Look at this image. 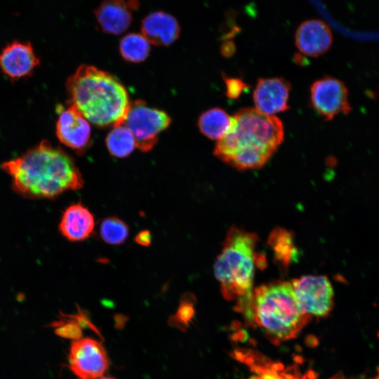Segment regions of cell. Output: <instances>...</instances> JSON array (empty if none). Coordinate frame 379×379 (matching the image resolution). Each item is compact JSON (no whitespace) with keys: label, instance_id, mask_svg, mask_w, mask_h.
<instances>
[{"label":"cell","instance_id":"cell-1","mask_svg":"<svg viewBox=\"0 0 379 379\" xmlns=\"http://www.w3.org/2000/svg\"><path fill=\"white\" fill-rule=\"evenodd\" d=\"M1 168L11 178L13 188L25 197L51 199L84 185L73 159L45 140L4 162Z\"/></svg>","mask_w":379,"mask_h":379},{"label":"cell","instance_id":"cell-2","mask_svg":"<svg viewBox=\"0 0 379 379\" xmlns=\"http://www.w3.org/2000/svg\"><path fill=\"white\" fill-rule=\"evenodd\" d=\"M229 132L215 146L213 154L238 170L263 166L284 140L281 121L253 108L239 109Z\"/></svg>","mask_w":379,"mask_h":379},{"label":"cell","instance_id":"cell-3","mask_svg":"<svg viewBox=\"0 0 379 379\" xmlns=\"http://www.w3.org/2000/svg\"><path fill=\"white\" fill-rule=\"evenodd\" d=\"M69 105L100 128L123 124L131 107L128 91L113 75L96 67L80 65L66 82Z\"/></svg>","mask_w":379,"mask_h":379},{"label":"cell","instance_id":"cell-4","mask_svg":"<svg viewBox=\"0 0 379 379\" xmlns=\"http://www.w3.org/2000/svg\"><path fill=\"white\" fill-rule=\"evenodd\" d=\"M238 307L274 344L297 337L311 318L300 306L291 281L261 285L239 300Z\"/></svg>","mask_w":379,"mask_h":379},{"label":"cell","instance_id":"cell-5","mask_svg":"<svg viewBox=\"0 0 379 379\" xmlns=\"http://www.w3.org/2000/svg\"><path fill=\"white\" fill-rule=\"evenodd\" d=\"M255 234L231 227L214 264V274L223 296L240 300L252 292L256 260Z\"/></svg>","mask_w":379,"mask_h":379},{"label":"cell","instance_id":"cell-6","mask_svg":"<svg viewBox=\"0 0 379 379\" xmlns=\"http://www.w3.org/2000/svg\"><path fill=\"white\" fill-rule=\"evenodd\" d=\"M171 123V119L166 112L149 107L143 100H137L131 102L123 124L133 134L136 147L145 152L154 147L159 135Z\"/></svg>","mask_w":379,"mask_h":379},{"label":"cell","instance_id":"cell-7","mask_svg":"<svg viewBox=\"0 0 379 379\" xmlns=\"http://www.w3.org/2000/svg\"><path fill=\"white\" fill-rule=\"evenodd\" d=\"M302 310L311 317H324L333 307L334 291L327 277L306 275L291 281Z\"/></svg>","mask_w":379,"mask_h":379},{"label":"cell","instance_id":"cell-8","mask_svg":"<svg viewBox=\"0 0 379 379\" xmlns=\"http://www.w3.org/2000/svg\"><path fill=\"white\" fill-rule=\"evenodd\" d=\"M68 360L69 368L80 379H98L109 367L103 345L90 338L72 342Z\"/></svg>","mask_w":379,"mask_h":379},{"label":"cell","instance_id":"cell-9","mask_svg":"<svg viewBox=\"0 0 379 379\" xmlns=\"http://www.w3.org/2000/svg\"><path fill=\"white\" fill-rule=\"evenodd\" d=\"M310 100L313 108L328 121L340 113L350 112L348 93L340 80L326 77L314 81L310 88Z\"/></svg>","mask_w":379,"mask_h":379},{"label":"cell","instance_id":"cell-10","mask_svg":"<svg viewBox=\"0 0 379 379\" xmlns=\"http://www.w3.org/2000/svg\"><path fill=\"white\" fill-rule=\"evenodd\" d=\"M234 357L248 368L251 375L248 379H310V375L314 373L309 371L302 375L298 366L285 367L281 363L273 361L252 350H236Z\"/></svg>","mask_w":379,"mask_h":379},{"label":"cell","instance_id":"cell-11","mask_svg":"<svg viewBox=\"0 0 379 379\" xmlns=\"http://www.w3.org/2000/svg\"><path fill=\"white\" fill-rule=\"evenodd\" d=\"M58 139L66 147L81 153L90 145L91 127L89 122L73 106L62 109L56 121Z\"/></svg>","mask_w":379,"mask_h":379},{"label":"cell","instance_id":"cell-12","mask_svg":"<svg viewBox=\"0 0 379 379\" xmlns=\"http://www.w3.org/2000/svg\"><path fill=\"white\" fill-rule=\"evenodd\" d=\"M139 6L138 0H103L94 14L101 29L118 35L126 31L133 22V11Z\"/></svg>","mask_w":379,"mask_h":379},{"label":"cell","instance_id":"cell-13","mask_svg":"<svg viewBox=\"0 0 379 379\" xmlns=\"http://www.w3.org/2000/svg\"><path fill=\"white\" fill-rule=\"evenodd\" d=\"M290 91L289 82L283 78L259 79L253 93L255 109L267 115L288 109Z\"/></svg>","mask_w":379,"mask_h":379},{"label":"cell","instance_id":"cell-14","mask_svg":"<svg viewBox=\"0 0 379 379\" xmlns=\"http://www.w3.org/2000/svg\"><path fill=\"white\" fill-rule=\"evenodd\" d=\"M39 63L40 59L29 42L13 41L0 53V68L12 79L30 75Z\"/></svg>","mask_w":379,"mask_h":379},{"label":"cell","instance_id":"cell-15","mask_svg":"<svg viewBox=\"0 0 379 379\" xmlns=\"http://www.w3.org/2000/svg\"><path fill=\"white\" fill-rule=\"evenodd\" d=\"M333 41L332 32L328 25L319 19L307 20L298 27L295 44L302 54L317 57L327 52Z\"/></svg>","mask_w":379,"mask_h":379},{"label":"cell","instance_id":"cell-16","mask_svg":"<svg viewBox=\"0 0 379 379\" xmlns=\"http://www.w3.org/2000/svg\"><path fill=\"white\" fill-rule=\"evenodd\" d=\"M142 34L149 44L168 46L175 41L180 33L177 19L163 11H157L146 15L140 25Z\"/></svg>","mask_w":379,"mask_h":379},{"label":"cell","instance_id":"cell-17","mask_svg":"<svg viewBox=\"0 0 379 379\" xmlns=\"http://www.w3.org/2000/svg\"><path fill=\"white\" fill-rule=\"evenodd\" d=\"M95 227L92 213L80 203L73 204L62 213L59 230L67 239L81 241L88 239Z\"/></svg>","mask_w":379,"mask_h":379},{"label":"cell","instance_id":"cell-18","mask_svg":"<svg viewBox=\"0 0 379 379\" xmlns=\"http://www.w3.org/2000/svg\"><path fill=\"white\" fill-rule=\"evenodd\" d=\"M233 118L220 108H211L204 112L198 119L201 133L211 140H220L230 130Z\"/></svg>","mask_w":379,"mask_h":379},{"label":"cell","instance_id":"cell-19","mask_svg":"<svg viewBox=\"0 0 379 379\" xmlns=\"http://www.w3.org/2000/svg\"><path fill=\"white\" fill-rule=\"evenodd\" d=\"M119 51L124 60L132 63H139L148 57L150 45L142 34L131 32L120 40Z\"/></svg>","mask_w":379,"mask_h":379},{"label":"cell","instance_id":"cell-20","mask_svg":"<svg viewBox=\"0 0 379 379\" xmlns=\"http://www.w3.org/2000/svg\"><path fill=\"white\" fill-rule=\"evenodd\" d=\"M105 142L109 154L117 158L129 156L136 147L133 134L124 124L113 127Z\"/></svg>","mask_w":379,"mask_h":379},{"label":"cell","instance_id":"cell-21","mask_svg":"<svg viewBox=\"0 0 379 379\" xmlns=\"http://www.w3.org/2000/svg\"><path fill=\"white\" fill-rule=\"evenodd\" d=\"M102 239L111 245H120L128 237L129 229L127 224L119 218L111 216L105 218L100 227Z\"/></svg>","mask_w":379,"mask_h":379},{"label":"cell","instance_id":"cell-22","mask_svg":"<svg viewBox=\"0 0 379 379\" xmlns=\"http://www.w3.org/2000/svg\"><path fill=\"white\" fill-rule=\"evenodd\" d=\"M194 313L192 295L186 294L182 297L176 312L169 318L168 323L172 326L185 331Z\"/></svg>","mask_w":379,"mask_h":379},{"label":"cell","instance_id":"cell-23","mask_svg":"<svg viewBox=\"0 0 379 379\" xmlns=\"http://www.w3.org/2000/svg\"><path fill=\"white\" fill-rule=\"evenodd\" d=\"M226 85V95L229 98L237 99L244 89L248 88L246 84L237 78L224 77Z\"/></svg>","mask_w":379,"mask_h":379},{"label":"cell","instance_id":"cell-24","mask_svg":"<svg viewBox=\"0 0 379 379\" xmlns=\"http://www.w3.org/2000/svg\"><path fill=\"white\" fill-rule=\"evenodd\" d=\"M135 241L142 246H149L152 243V234L147 230L139 232L135 237Z\"/></svg>","mask_w":379,"mask_h":379},{"label":"cell","instance_id":"cell-25","mask_svg":"<svg viewBox=\"0 0 379 379\" xmlns=\"http://www.w3.org/2000/svg\"><path fill=\"white\" fill-rule=\"evenodd\" d=\"M98 379H114V378H110V377H100V378H99Z\"/></svg>","mask_w":379,"mask_h":379}]
</instances>
